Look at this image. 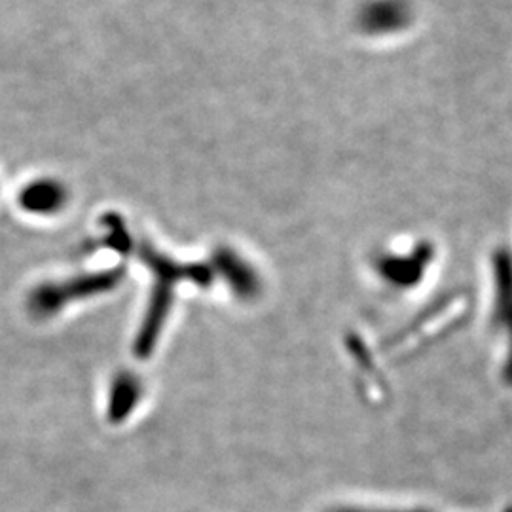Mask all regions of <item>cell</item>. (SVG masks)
Here are the masks:
<instances>
[{
	"instance_id": "6da1fadb",
	"label": "cell",
	"mask_w": 512,
	"mask_h": 512,
	"mask_svg": "<svg viewBox=\"0 0 512 512\" xmlns=\"http://www.w3.org/2000/svg\"><path fill=\"white\" fill-rule=\"evenodd\" d=\"M139 255L154 274V287L148 302L147 315L135 340V355L139 359H148L158 344L160 332L164 329L165 319L173 304L175 287L183 281H192L200 287H209L215 274L213 268L207 264L175 262L164 253H158L147 241L139 247Z\"/></svg>"
},
{
	"instance_id": "5b68a950",
	"label": "cell",
	"mask_w": 512,
	"mask_h": 512,
	"mask_svg": "<svg viewBox=\"0 0 512 512\" xmlns=\"http://www.w3.org/2000/svg\"><path fill=\"white\" fill-rule=\"evenodd\" d=\"M69 200V190L65 184L55 179H38L27 184L19 192L18 202L27 213L33 215H54L61 211Z\"/></svg>"
},
{
	"instance_id": "3957f363",
	"label": "cell",
	"mask_w": 512,
	"mask_h": 512,
	"mask_svg": "<svg viewBox=\"0 0 512 512\" xmlns=\"http://www.w3.org/2000/svg\"><path fill=\"white\" fill-rule=\"evenodd\" d=\"M215 268L219 270L222 279L228 283L232 293L241 300H253L262 289L260 277L255 268L230 247H219L213 255Z\"/></svg>"
},
{
	"instance_id": "52a82bcc",
	"label": "cell",
	"mask_w": 512,
	"mask_h": 512,
	"mask_svg": "<svg viewBox=\"0 0 512 512\" xmlns=\"http://www.w3.org/2000/svg\"><path fill=\"white\" fill-rule=\"evenodd\" d=\"M141 393H143L141 382L131 372H120L110 385L109 420L112 423L126 420L139 403Z\"/></svg>"
},
{
	"instance_id": "30bf717a",
	"label": "cell",
	"mask_w": 512,
	"mask_h": 512,
	"mask_svg": "<svg viewBox=\"0 0 512 512\" xmlns=\"http://www.w3.org/2000/svg\"><path fill=\"white\" fill-rule=\"evenodd\" d=\"M334 512H425V511H363V509H340Z\"/></svg>"
},
{
	"instance_id": "9c48e42d",
	"label": "cell",
	"mask_w": 512,
	"mask_h": 512,
	"mask_svg": "<svg viewBox=\"0 0 512 512\" xmlns=\"http://www.w3.org/2000/svg\"><path fill=\"white\" fill-rule=\"evenodd\" d=\"M103 226L107 228V236L103 239V243L109 249L116 251V253H122V255H126V253L131 251V236L128 234L126 222L122 220L120 215H116V213L105 215Z\"/></svg>"
},
{
	"instance_id": "7a4b0ae2",
	"label": "cell",
	"mask_w": 512,
	"mask_h": 512,
	"mask_svg": "<svg viewBox=\"0 0 512 512\" xmlns=\"http://www.w3.org/2000/svg\"><path fill=\"white\" fill-rule=\"evenodd\" d=\"M124 275V268H114L107 272L80 275L63 283H44L29 296V311L38 319L52 317L74 300L90 298L95 294L109 293L116 289L122 283Z\"/></svg>"
},
{
	"instance_id": "8992f818",
	"label": "cell",
	"mask_w": 512,
	"mask_h": 512,
	"mask_svg": "<svg viewBox=\"0 0 512 512\" xmlns=\"http://www.w3.org/2000/svg\"><path fill=\"white\" fill-rule=\"evenodd\" d=\"M410 19V6L404 0H372L361 12V27L368 33L399 31Z\"/></svg>"
},
{
	"instance_id": "277c9868",
	"label": "cell",
	"mask_w": 512,
	"mask_h": 512,
	"mask_svg": "<svg viewBox=\"0 0 512 512\" xmlns=\"http://www.w3.org/2000/svg\"><path fill=\"white\" fill-rule=\"evenodd\" d=\"M495 321L511 340L505 376L512 384V256L507 253L495 256Z\"/></svg>"
},
{
	"instance_id": "ba28073f",
	"label": "cell",
	"mask_w": 512,
	"mask_h": 512,
	"mask_svg": "<svg viewBox=\"0 0 512 512\" xmlns=\"http://www.w3.org/2000/svg\"><path fill=\"white\" fill-rule=\"evenodd\" d=\"M425 260L427 258H421L420 255L418 258H385L382 262V274L385 275V279H391L397 285H410L420 279Z\"/></svg>"
}]
</instances>
